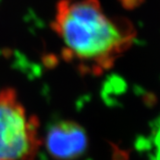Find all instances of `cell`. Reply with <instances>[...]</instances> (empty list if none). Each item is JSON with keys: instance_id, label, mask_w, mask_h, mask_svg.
I'll list each match as a JSON object with an SVG mask.
<instances>
[{"instance_id": "6da1fadb", "label": "cell", "mask_w": 160, "mask_h": 160, "mask_svg": "<svg viewBox=\"0 0 160 160\" xmlns=\"http://www.w3.org/2000/svg\"><path fill=\"white\" fill-rule=\"evenodd\" d=\"M52 28L63 43L64 59L93 75L110 70L137 36L130 20L107 15L98 0H60Z\"/></svg>"}, {"instance_id": "7a4b0ae2", "label": "cell", "mask_w": 160, "mask_h": 160, "mask_svg": "<svg viewBox=\"0 0 160 160\" xmlns=\"http://www.w3.org/2000/svg\"><path fill=\"white\" fill-rule=\"evenodd\" d=\"M39 119L29 115L16 90L0 91V160H34L42 145Z\"/></svg>"}, {"instance_id": "3957f363", "label": "cell", "mask_w": 160, "mask_h": 160, "mask_svg": "<svg viewBox=\"0 0 160 160\" xmlns=\"http://www.w3.org/2000/svg\"><path fill=\"white\" fill-rule=\"evenodd\" d=\"M45 147L49 154L58 160H73L85 152L88 137L76 122L62 120L51 124L45 135Z\"/></svg>"}]
</instances>
